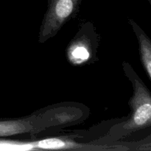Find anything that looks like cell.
<instances>
[{
	"instance_id": "6",
	"label": "cell",
	"mask_w": 151,
	"mask_h": 151,
	"mask_svg": "<svg viewBox=\"0 0 151 151\" xmlns=\"http://www.w3.org/2000/svg\"><path fill=\"white\" fill-rule=\"evenodd\" d=\"M150 128L151 129V127ZM124 146L126 147L127 150H151V131L142 139L131 142L129 144L128 143V145Z\"/></svg>"
},
{
	"instance_id": "7",
	"label": "cell",
	"mask_w": 151,
	"mask_h": 151,
	"mask_svg": "<svg viewBox=\"0 0 151 151\" xmlns=\"http://www.w3.org/2000/svg\"><path fill=\"white\" fill-rule=\"evenodd\" d=\"M147 1H149V4H150V7H151V0H147Z\"/></svg>"
},
{
	"instance_id": "4",
	"label": "cell",
	"mask_w": 151,
	"mask_h": 151,
	"mask_svg": "<svg viewBox=\"0 0 151 151\" xmlns=\"http://www.w3.org/2000/svg\"><path fill=\"white\" fill-rule=\"evenodd\" d=\"M47 120L49 128L65 125L66 124L79 122L83 116L81 107L75 105L62 104L50 107L47 110L41 111Z\"/></svg>"
},
{
	"instance_id": "5",
	"label": "cell",
	"mask_w": 151,
	"mask_h": 151,
	"mask_svg": "<svg viewBox=\"0 0 151 151\" xmlns=\"http://www.w3.org/2000/svg\"><path fill=\"white\" fill-rule=\"evenodd\" d=\"M128 23L138 41L139 53L142 64L151 81V39L134 19H128Z\"/></svg>"
},
{
	"instance_id": "1",
	"label": "cell",
	"mask_w": 151,
	"mask_h": 151,
	"mask_svg": "<svg viewBox=\"0 0 151 151\" xmlns=\"http://www.w3.org/2000/svg\"><path fill=\"white\" fill-rule=\"evenodd\" d=\"M122 69L133 87V95L128 102L131 112L125 120L111 127L106 135L95 142H115L151 127L150 91L129 63L123 61Z\"/></svg>"
},
{
	"instance_id": "2",
	"label": "cell",
	"mask_w": 151,
	"mask_h": 151,
	"mask_svg": "<svg viewBox=\"0 0 151 151\" xmlns=\"http://www.w3.org/2000/svg\"><path fill=\"white\" fill-rule=\"evenodd\" d=\"M82 0H49L38 34V42L44 44L53 38L79 9Z\"/></svg>"
},
{
	"instance_id": "3",
	"label": "cell",
	"mask_w": 151,
	"mask_h": 151,
	"mask_svg": "<svg viewBox=\"0 0 151 151\" xmlns=\"http://www.w3.org/2000/svg\"><path fill=\"white\" fill-rule=\"evenodd\" d=\"M33 142L36 150H126L124 146L101 145L94 143H79L67 137H50Z\"/></svg>"
}]
</instances>
